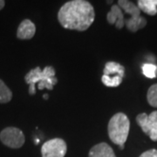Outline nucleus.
<instances>
[{"label": "nucleus", "mask_w": 157, "mask_h": 157, "mask_svg": "<svg viewBox=\"0 0 157 157\" xmlns=\"http://www.w3.org/2000/svg\"><path fill=\"white\" fill-rule=\"evenodd\" d=\"M95 18L94 6L88 1L72 0L61 6L58 20L64 28L84 32L89 28Z\"/></svg>", "instance_id": "1"}, {"label": "nucleus", "mask_w": 157, "mask_h": 157, "mask_svg": "<svg viewBox=\"0 0 157 157\" xmlns=\"http://www.w3.org/2000/svg\"><path fill=\"white\" fill-rule=\"evenodd\" d=\"M25 80L30 86L29 94L34 95L36 94V86L35 84L38 83V88L39 90L46 88L48 90L53 89V86L57 84L58 79L55 77V70L52 67H45L43 71L39 67L32 69L25 77Z\"/></svg>", "instance_id": "2"}, {"label": "nucleus", "mask_w": 157, "mask_h": 157, "mask_svg": "<svg viewBox=\"0 0 157 157\" xmlns=\"http://www.w3.org/2000/svg\"><path fill=\"white\" fill-rule=\"evenodd\" d=\"M130 129L128 117L123 113H118L113 115L107 126V133L110 140L114 144L120 147V149H124V144L128 140Z\"/></svg>", "instance_id": "3"}, {"label": "nucleus", "mask_w": 157, "mask_h": 157, "mask_svg": "<svg viewBox=\"0 0 157 157\" xmlns=\"http://www.w3.org/2000/svg\"><path fill=\"white\" fill-rule=\"evenodd\" d=\"M118 6L126 13L129 14L131 17L125 20L127 28L132 33H136L138 30L144 28L147 25V19L140 16V10L137 6L131 1L128 0H119Z\"/></svg>", "instance_id": "4"}, {"label": "nucleus", "mask_w": 157, "mask_h": 157, "mask_svg": "<svg viewBox=\"0 0 157 157\" xmlns=\"http://www.w3.org/2000/svg\"><path fill=\"white\" fill-rule=\"evenodd\" d=\"M136 122L153 141H157V110L150 114L141 113L136 116Z\"/></svg>", "instance_id": "5"}, {"label": "nucleus", "mask_w": 157, "mask_h": 157, "mask_svg": "<svg viewBox=\"0 0 157 157\" xmlns=\"http://www.w3.org/2000/svg\"><path fill=\"white\" fill-rule=\"evenodd\" d=\"M0 140L4 145L11 148H19L24 145L25 137L24 133L19 128L9 127L1 131Z\"/></svg>", "instance_id": "6"}, {"label": "nucleus", "mask_w": 157, "mask_h": 157, "mask_svg": "<svg viewBox=\"0 0 157 157\" xmlns=\"http://www.w3.org/2000/svg\"><path fill=\"white\" fill-rule=\"evenodd\" d=\"M67 152V143L61 138H53L47 140L41 147L42 157H65Z\"/></svg>", "instance_id": "7"}, {"label": "nucleus", "mask_w": 157, "mask_h": 157, "mask_svg": "<svg viewBox=\"0 0 157 157\" xmlns=\"http://www.w3.org/2000/svg\"><path fill=\"white\" fill-rule=\"evenodd\" d=\"M107 22L110 25H115L117 29H122L125 25L124 15L122 10L118 5H113L111 7V11L107 15Z\"/></svg>", "instance_id": "8"}, {"label": "nucleus", "mask_w": 157, "mask_h": 157, "mask_svg": "<svg viewBox=\"0 0 157 157\" xmlns=\"http://www.w3.org/2000/svg\"><path fill=\"white\" fill-rule=\"evenodd\" d=\"M36 33V26L30 19H24L20 23L17 31V37L19 39H31Z\"/></svg>", "instance_id": "9"}, {"label": "nucleus", "mask_w": 157, "mask_h": 157, "mask_svg": "<svg viewBox=\"0 0 157 157\" xmlns=\"http://www.w3.org/2000/svg\"><path fill=\"white\" fill-rule=\"evenodd\" d=\"M88 157H116L113 149L106 142H101L90 149Z\"/></svg>", "instance_id": "10"}, {"label": "nucleus", "mask_w": 157, "mask_h": 157, "mask_svg": "<svg viewBox=\"0 0 157 157\" xmlns=\"http://www.w3.org/2000/svg\"><path fill=\"white\" fill-rule=\"evenodd\" d=\"M103 73H104L103 75H106L109 78H113V77H117V76L124 78L125 68L123 66H121L117 62L108 61L106 63Z\"/></svg>", "instance_id": "11"}, {"label": "nucleus", "mask_w": 157, "mask_h": 157, "mask_svg": "<svg viewBox=\"0 0 157 157\" xmlns=\"http://www.w3.org/2000/svg\"><path fill=\"white\" fill-rule=\"evenodd\" d=\"M137 3L140 11L150 16L157 14V0H139Z\"/></svg>", "instance_id": "12"}, {"label": "nucleus", "mask_w": 157, "mask_h": 157, "mask_svg": "<svg viewBox=\"0 0 157 157\" xmlns=\"http://www.w3.org/2000/svg\"><path fill=\"white\" fill-rule=\"evenodd\" d=\"M12 99V93L10 88L0 79V103H8Z\"/></svg>", "instance_id": "13"}, {"label": "nucleus", "mask_w": 157, "mask_h": 157, "mask_svg": "<svg viewBox=\"0 0 157 157\" xmlns=\"http://www.w3.org/2000/svg\"><path fill=\"white\" fill-rule=\"evenodd\" d=\"M147 99L148 104L153 107L157 108V83L152 85L147 90Z\"/></svg>", "instance_id": "14"}, {"label": "nucleus", "mask_w": 157, "mask_h": 157, "mask_svg": "<svg viewBox=\"0 0 157 157\" xmlns=\"http://www.w3.org/2000/svg\"><path fill=\"white\" fill-rule=\"evenodd\" d=\"M122 79H123V78L120 77V76L113 77V78H109L106 75H103L102 78H101V81H102L103 84L108 86V87H116V86L121 84Z\"/></svg>", "instance_id": "15"}, {"label": "nucleus", "mask_w": 157, "mask_h": 157, "mask_svg": "<svg viewBox=\"0 0 157 157\" xmlns=\"http://www.w3.org/2000/svg\"><path fill=\"white\" fill-rule=\"evenodd\" d=\"M142 73L147 78H155L157 76V67L154 64H144L142 66Z\"/></svg>", "instance_id": "16"}, {"label": "nucleus", "mask_w": 157, "mask_h": 157, "mask_svg": "<svg viewBox=\"0 0 157 157\" xmlns=\"http://www.w3.org/2000/svg\"><path fill=\"white\" fill-rule=\"evenodd\" d=\"M139 157H157V149H149L143 152Z\"/></svg>", "instance_id": "17"}, {"label": "nucleus", "mask_w": 157, "mask_h": 157, "mask_svg": "<svg viewBox=\"0 0 157 157\" xmlns=\"http://www.w3.org/2000/svg\"><path fill=\"white\" fill-rule=\"evenodd\" d=\"M6 6V2L4 0H0V10H2Z\"/></svg>", "instance_id": "18"}, {"label": "nucleus", "mask_w": 157, "mask_h": 157, "mask_svg": "<svg viewBox=\"0 0 157 157\" xmlns=\"http://www.w3.org/2000/svg\"><path fill=\"white\" fill-rule=\"evenodd\" d=\"M44 98H45V99H47V98H48V95H44Z\"/></svg>", "instance_id": "19"}]
</instances>
